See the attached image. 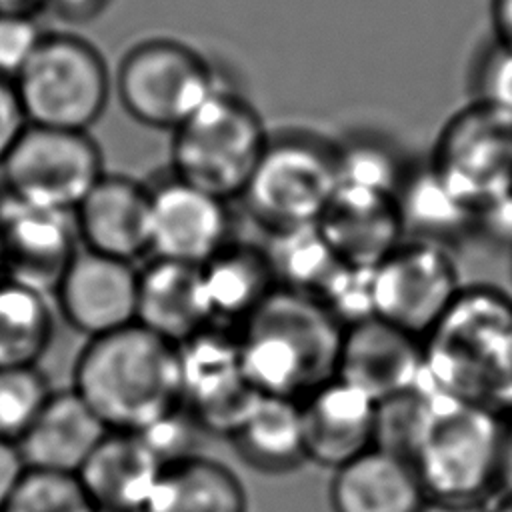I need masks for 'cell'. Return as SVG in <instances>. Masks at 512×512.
Segmentation results:
<instances>
[{
	"label": "cell",
	"mask_w": 512,
	"mask_h": 512,
	"mask_svg": "<svg viewBox=\"0 0 512 512\" xmlns=\"http://www.w3.org/2000/svg\"><path fill=\"white\" fill-rule=\"evenodd\" d=\"M72 388L108 430L144 432L182 408L178 346L138 322L94 336L76 358Z\"/></svg>",
	"instance_id": "obj_1"
},
{
	"label": "cell",
	"mask_w": 512,
	"mask_h": 512,
	"mask_svg": "<svg viewBox=\"0 0 512 512\" xmlns=\"http://www.w3.org/2000/svg\"><path fill=\"white\" fill-rule=\"evenodd\" d=\"M342 338L344 326L318 298L280 286L236 332L252 388L296 402L338 376Z\"/></svg>",
	"instance_id": "obj_2"
},
{
	"label": "cell",
	"mask_w": 512,
	"mask_h": 512,
	"mask_svg": "<svg viewBox=\"0 0 512 512\" xmlns=\"http://www.w3.org/2000/svg\"><path fill=\"white\" fill-rule=\"evenodd\" d=\"M424 386L500 416L512 414V300L462 288L422 338Z\"/></svg>",
	"instance_id": "obj_3"
},
{
	"label": "cell",
	"mask_w": 512,
	"mask_h": 512,
	"mask_svg": "<svg viewBox=\"0 0 512 512\" xmlns=\"http://www.w3.org/2000/svg\"><path fill=\"white\" fill-rule=\"evenodd\" d=\"M504 422L484 406L422 384L418 418L404 456L430 500L482 502L500 480Z\"/></svg>",
	"instance_id": "obj_4"
},
{
	"label": "cell",
	"mask_w": 512,
	"mask_h": 512,
	"mask_svg": "<svg viewBox=\"0 0 512 512\" xmlns=\"http://www.w3.org/2000/svg\"><path fill=\"white\" fill-rule=\"evenodd\" d=\"M270 136L256 106L220 86L170 132V174L224 202L242 198Z\"/></svg>",
	"instance_id": "obj_5"
},
{
	"label": "cell",
	"mask_w": 512,
	"mask_h": 512,
	"mask_svg": "<svg viewBox=\"0 0 512 512\" xmlns=\"http://www.w3.org/2000/svg\"><path fill=\"white\" fill-rule=\"evenodd\" d=\"M336 190V144L290 130L270 136L240 200L266 234H276L318 224Z\"/></svg>",
	"instance_id": "obj_6"
},
{
	"label": "cell",
	"mask_w": 512,
	"mask_h": 512,
	"mask_svg": "<svg viewBox=\"0 0 512 512\" xmlns=\"http://www.w3.org/2000/svg\"><path fill=\"white\" fill-rule=\"evenodd\" d=\"M28 124L88 132L106 112L114 74L94 44L74 34H44L12 80Z\"/></svg>",
	"instance_id": "obj_7"
},
{
	"label": "cell",
	"mask_w": 512,
	"mask_h": 512,
	"mask_svg": "<svg viewBox=\"0 0 512 512\" xmlns=\"http://www.w3.org/2000/svg\"><path fill=\"white\" fill-rule=\"evenodd\" d=\"M220 88L212 64L176 38L134 44L114 72V94L138 124L174 132Z\"/></svg>",
	"instance_id": "obj_8"
},
{
	"label": "cell",
	"mask_w": 512,
	"mask_h": 512,
	"mask_svg": "<svg viewBox=\"0 0 512 512\" xmlns=\"http://www.w3.org/2000/svg\"><path fill=\"white\" fill-rule=\"evenodd\" d=\"M428 164L480 218L512 194V114L472 100L442 126Z\"/></svg>",
	"instance_id": "obj_9"
},
{
	"label": "cell",
	"mask_w": 512,
	"mask_h": 512,
	"mask_svg": "<svg viewBox=\"0 0 512 512\" xmlns=\"http://www.w3.org/2000/svg\"><path fill=\"white\" fill-rule=\"evenodd\" d=\"M104 174V156L90 132L34 124L0 164L2 190L62 212H74Z\"/></svg>",
	"instance_id": "obj_10"
},
{
	"label": "cell",
	"mask_w": 512,
	"mask_h": 512,
	"mask_svg": "<svg viewBox=\"0 0 512 512\" xmlns=\"http://www.w3.org/2000/svg\"><path fill=\"white\" fill-rule=\"evenodd\" d=\"M462 284L446 246L408 238L372 268L374 316L424 338L454 304Z\"/></svg>",
	"instance_id": "obj_11"
},
{
	"label": "cell",
	"mask_w": 512,
	"mask_h": 512,
	"mask_svg": "<svg viewBox=\"0 0 512 512\" xmlns=\"http://www.w3.org/2000/svg\"><path fill=\"white\" fill-rule=\"evenodd\" d=\"M178 352L184 410L200 430L230 436L260 396L242 370L236 334L212 326Z\"/></svg>",
	"instance_id": "obj_12"
},
{
	"label": "cell",
	"mask_w": 512,
	"mask_h": 512,
	"mask_svg": "<svg viewBox=\"0 0 512 512\" xmlns=\"http://www.w3.org/2000/svg\"><path fill=\"white\" fill-rule=\"evenodd\" d=\"M0 236L4 244V278L52 292L76 256L72 212L38 206L0 190Z\"/></svg>",
	"instance_id": "obj_13"
},
{
	"label": "cell",
	"mask_w": 512,
	"mask_h": 512,
	"mask_svg": "<svg viewBox=\"0 0 512 512\" xmlns=\"http://www.w3.org/2000/svg\"><path fill=\"white\" fill-rule=\"evenodd\" d=\"M230 240L228 202L174 174L150 186V256L202 266Z\"/></svg>",
	"instance_id": "obj_14"
},
{
	"label": "cell",
	"mask_w": 512,
	"mask_h": 512,
	"mask_svg": "<svg viewBox=\"0 0 512 512\" xmlns=\"http://www.w3.org/2000/svg\"><path fill=\"white\" fill-rule=\"evenodd\" d=\"M336 378L378 404L406 396L424 382L422 338L376 316L346 326Z\"/></svg>",
	"instance_id": "obj_15"
},
{
	"label": "cell",
	"mask_w": 512,
	"mask_h": 512,
	"mask_svg": "<svg viewBox=\"0 0 512 512\" xmlns=\"http://www.w3.org/2000/svg\"><path fill=\"white\" fill-rule=\"evenodd\" d=\"M62 316L88 338L136 322L138 268L134 262L78 250L54 288Z\"/></svg>",
	"instance_id": "obj_16"
},
{
	"label": "cell",
	"mask_w": 512,
	"mask_h": 512,
	"mask_svg": "<svg viewBox=\"0 0 512 512\" xmlns=\"http://www.w3.org/2000/svg\"><path fill=\"white\" fill-rule=\"evenodd\" d=\"M306 458L340 466L378 446L380 404L356 386L334 378L300 402Z\"/></svg>",
	"instance_id": "obj_17"
},
{
	"label": "cell",
	"mask_w": 512,
	"mask_h": 512,
	"mask_svg": "<svg viewBox=\"0 0 512 512\" xmlns=\"http://www.w3.org/2000/svg\"><path fill=\"white\" fill-rule=\"evenodd\" d=\"M86 250L134 262L150 254V186L104 174L72 212Z\"/></svg>",
	"instance_id": "obj_18"
},
{
	"label": "cell",
	"mask_w": 512,
	"mask_h": 512,
	"mask_svg": "<svg viewBox=\"0 0 512 512\" xmlns=\"http://www.w3.org/2000/svg\"><path fill=\"white\" fill-rule=\"evenodd\" d=\"M318 228L342 264L374 268L406 240L392 192L338 186Z\"/></svg>",
	"instance_id": "obj_19"
},
{
	"label": "cell",
	"mask_w": 512,
	"mask_h": 512,
	"mask_svg": "<svg viewBox=\"0 0 512 512\" xmlns=\"http://www.w3.org/2000/svg\"><path fill=\"white\" fill-rule=\"evenodd\" d=\"M136 322L176 346L212 328L200 266L152 256L138 268Z\"/></svg>",
	"instance_id": "obj_20"
},
{
	"label": "cell",
	"mask_w": 512,
	"mask_h": 512,
	"mask_svg": "<svg viewBox=\"0 0 512 512\" xmlns=\"http://www.w3.org/2000/svg\"><path fill=\"white\" fill-rule=\"evenodd\" d=\"M106 434V424L70 388L50 392L16 446L26 468L78 474Z\"/></svg>",
	"instance_id": "obj_21"
},
{
	"label": "cell",
	"mask_w": 512,
	"mask_h": 512,
	"mask_svg": "<svg viewBox=\"0 0 512 512\" xmlns=\"http://www.w3.org/2000/svg\"><path fill=\"white\" fill-rule=\"evenodd\" d=\"M162 466L142 434L108 430L76 476L98 512H144Z\"/></svg>",
	"instance_id": "obj_22"
},
{
	"label": "cell",
	"mask_w": 512,
	"mask_h": 512,
	"mask_svg": "<svg viewBox=\"0 0 512 512\" xmlns=\"http://www.w3.org/2000/svg\"><path fill=\"white\" fill-rule=\"evenodd\" d=\"M332 512H420L426 492L408 458L374 446L334 470Z\"/></svg>",
	"instance_id": "obj_23"
},
{
	"label": "cell",
	"mask_w": 512,
	"mask_h": 512,
	"mask_svg": "<svg viewBox=\"0 0 512 512\" xmlns=\"http://www.w3.org/2000/svg\"><path fill=\"white\" fill-rule=\"evenodd\" d=\"M214 326H240L276 288L262 246L230 240L200 266Z\"/></svg>",
	"instance_id": "obj_24"
},
{
	"label": "cell",
	"mask_w": 512,
	"mask_h": 512,
	"mask_svg": "<svg viewBox=\"0 0 512 512\" xmlns=\"http://www.w3.org/2000/svg\"><path fill=\"white\" fill-rule=\"evenodd\" d=\"M144 512H246V492L222 462L190 454L162 466Z\"/></svg>",
	"instance_id": "obj_25"
},
{
	"label": "cell",
	"mask_w": 512,
	"mask_h": 512,
	"mask_svg": "<svg viewBox=\"0 0 512 512\" xmlns=\"http://www.w3.org/2000/svg\"><path fill=\"white\" fill-rule=\"evenodd\" d=\"M238 456L260 472H288L306 458L300 402L260 394L228 436Z\"/></svg>",
	"instance_id": "obj_26"
},
{
	"label": "cell",
	"mask_w": 512,
	"mask_h": 512,
	"mask_svg": "<svg viewBox=\"0 0 512 512\" xmlns=\"http://www.w3.org/2000/svg\"><path fill=\"white\" fill-rule=\"evenodd\" d=\"M396 198L404 232L416 240L446 246V240L470 232L478 222V216L446 188L430 164L410 168Z\"/></svg>",
	"instance_id": "obj_27"
},
{
	"label": "cell",
	"mask_w": 512,
	"mask_h": 512,
	"mask_svg": "<svg viewBox=\"0 0 512 512\" xmlns=\"http://www.w3.org/2000/svg\"><path fill=\"white\" fill-rule=\"evenodd\" d=\"M54 316L44 292L0 280V368L34 366L48 350Z\"/></svg>",
	"instance_id": "obj_28"
},
{
	"label": "cell",
	"mask_w": 512,
	"mask_h": 512,
	"mask_svg": "<svg viewBox=\"0 0 512 512\" xmlns=\"http://www.w3.org/2000/svg\"><path fill=\"white\" fill-rule=\"evenodd\" d=\"M262 248L270 262L276 286L304 292L314 298L342 264L324 240L318 224L268 234V244Z\"/></svg>",
	"instance_id": "obj_29"
},
{
	"label": "cell",
	"mask_w": 512,
	"mask_h": 512,
	"mask_svg": "<svg viewBox=\"0 0 512 512\" xmlns=\"http://www.w3.org/2000/svg\"><path fill=\"white\" fill-rule=\"evenodd\" d=\"M0 512H98L76 474L26 468Z\"/></svg>",
	"instance_id": "obj_30"
},
{
	"label": "cell",
	"mask_w": 512,
	"mask_h": 512,
	"mask_svg": "<svg viewBox=\"0 0 512 512\" xmlns=\"http://www.w3.org/2000/svg\"><path fill=\"white\" fill-rule=\"evenodd\" d=\"M338 150V186H356L398 194L408 172L394 150L368 136H356L350 142L336 144Z\"/></svg>",
	"instance_id": "obj_31"
},
{
	"label": "cell",
	"mask_w": 512,
	"mask_h": 512,
	"mask_svg": "<svg viewBox=\"0 0 512 512\" xmlns=\"http://www.w3.org/2000/svg\"><path fill=\"white\" fill-rule=\"evenodd\" d=\"M50 396L34 366L0 368V438L18 442Z\"/></svg>",
	"instance_id": "obj_32"
},
{
	"label": "cell",
	"mask_w": 512,
	"mask_h": 512,
	"mask_svg": "<svg viewBox=\"0 0 512 512\" xmlns=\"http://www.w3.org/2000/svg\"><path fill=\"white\" fill-rule=\"evenodd\" d=\"M474 102L512 114V50L492 40L476 58L470 74Z\"/></svg>",
	"instance_id": "obj_33"
},
{
	"label": "cell",
	"mask_w": 512,
	"mask_h": 512,
	"mask_svg": "<svg viewBox=\"0 0 512 512\" xmlns=\"http://www.w3.org/2000/svg\"><path fill=\"white\" fill-rule=\"evenodd\" d=\"M44 34L36 16L0 14V76L14 80L34 56Z\"/></svg>",
	"instance_id": "obj_34"
},
{
	"label": "cell",
	"mask_w": 512,
	"mask_h": 512,
	"mask_svg": "<svg viewBox=\"0 0 512 512\" xmlns=\"http://www.w3.org/2000/svg\"><path fill=\"white\" fill-rule=\"evenodd\" d=\"M26 126L14 82L0 76V164Z\"/></svg>",
	"instance_id": "obj_35"
},
{
	"label": "cell",
	"mask_w": 512,
	"mask_h": 512,
	"mask_svg": "<svg viewBox=\"0 0 512 512\" xmlns=\"http://www.w3.org/2000/svg\"><path fill=\"white\" fill-rule=\"evenodd\" d=\"M114 0H46V8L66 22L84 24L102 16Z\"/></svg>",
	"instance_id": "obj_36"
},
{
	"label": "cell",
	"mask_w": 512,
	"mask_h": 512,
	"mask_svg": "<svg viewBox=\"0 0 512 512\" xmlns=\"http://www.w3.org/2000/svg\"><path fill=\"white\" fill-rule=\"evenodd\" d=\"M26 472V464L16 442L0 438V508Z\"/></svg>",
	"instance_id": "obj_37"
},
{
	"label": "cell",
	"mask_w": 512,
	"mask_h": 512,
	"mask_svg": "<svg viewBox=\"0 0 512 512\" xmlns=\"http://www.w3.org/2000/svg\"><path fill=\"white\" fill-rule=\"evenodd\" d=\"M490 22L492 40L512 50V0H490Z\"/></svg>",
	"instance_id": "obj_38"
},
{
	"label": "cell",
	"mask_w": 512,
	"mask_h": 512,
	"mask_svg": "<svg viewBox=\"0 0 512 512\" xmlns=\"http://www.w3.org/2000/svg\"><path fill=\"white\" fill-rule=\"evenodd\" d=\"M498 488H502L504 494H512V414L506 416V422H504V442H502Z\"/></svg>",
	"instance_id": "obj_39"
},
{
	"label": "cell",
	"mask_w": 512,
	"mask_h": 512,
	"mask_svg": "<svg viewBox=\"0 0 512 512\" xmlns=\"http://www.w3.org/2000/svg\"><path fill=\"white\" fill-rule=\"evenodd\" d=\"M420 512H490L484 502H452V500H426Z\"/></svg>",
	"instance_id": "obj_40"
},
{
	"label": "cell",
	"mask_w": 512,
	"mask_h": 512,
	"mask_svg": "<svg viewBox=\"0 0 512 512\" xmlns=\"http://www.w3.org/2000/svg\"><path fill=\"white\" fill-rule=\"evenodd\" d=\"M46 8V0H0V14L36 16Z\"/></svg>",
	"instance_id": "obj_41"
},
{
	"label": "cell",
	"mask_w": 512,
	"mask_h": 512,
	"mask_svg": "<svg viewBox=\"0 0 512 512\" xmlns=\"http://www.w3.org/2000/svg\"><path fill=\"white\" fill-rule=\"evenodd\" d=\"M490 512H512V494H504L502 500L490 508Z\"/></svg>",
	"instance_id": "obj_42"
},
{
	"label": "cell",
	"mask_w": 512,
	"mask_h": 512,
	"mask_svg": "<svg viewBox=\"0 0 512 512\" xmlns=\"http://www.w3.org/2000/svg\"><path fill=\"white\" fill-rule=\"evenodd\" d=\"M4 278V244H2V236H0V280Z\"/></svg>",
	"instance_id": "obj_43"
}]
</instances>
